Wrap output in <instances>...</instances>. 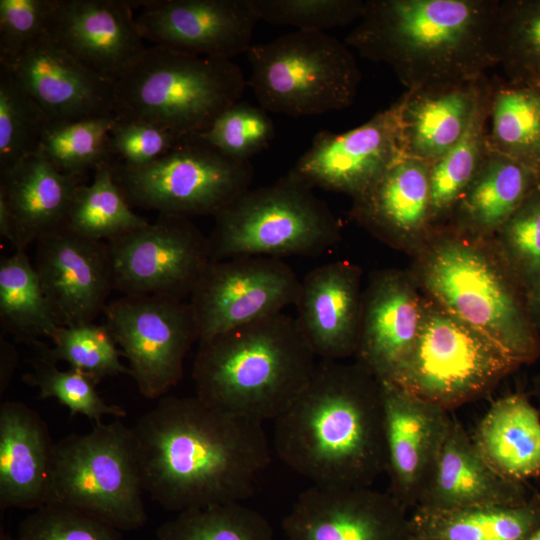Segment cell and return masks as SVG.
I'll return each mask as SVG.
<instances>
[{
    "label": "cell",
    "instance_id": "cell-1",
    "mask_svg": "<svg viewBox=\"0 0 540 540\" xmlns=\"http://www.w3.org/2000/svg\"><path fill=\"white\" fill-rule=\"evenodd\" d=\"M141 484L163 509L241 503L271 454L262 423L163 396L131 427Z\"/></svg>",
    "mask_w": 540,
    "mask_h": 540
},
{
    "label": "cell",
    "instance_id": "cell-2",
    "mask_svg": "<svg viewBox=\"0 0 540 540\" xmlns=\"http://www.w3.org/2000/svg\"><path fill=\"white\" fill-rule=\"evenodd\" d=\"M274 447L293 471L326 487H371L386 472L380 382L357 362H317L274 420Z\"/></svg>",
    "mask_w": 540,
    "mask_h": 540
},
{
    "label": "cell",
    "instance_id": "cell-3",
    "mask_svg": "<svg viewBox=\"0 0 540 540\" xmlns=\"http://www.w3.org/2000/svg\"><path fill=\"white\" fill-rule=\"evenodd\" d=\"M501 0H366L345 39L409 89L483 77L497 66Z\"/></svg>",
    "mask_w": 540,
    "mask_h": 540
},
{
    "label": "cell",
    "instance_id": "cell-4",
    "mask_svg": "<svg viewBox=\"0 0 540 540\" xmlns=\"http://www.w3.org/2000/svg\"><path fill=\"white\" fill-rule=\"evenodd\" d=\"M317 362L296 318L281 312L199 341L192 377L207 405L263 423L294 402Z\"/></svg>",
    "mask_w": 540,
    "mask_h": 540
},
{
    "label": "cell",
    "instance_id": "cell-5",
    "mask_svg": "<svg viewBox=\"0 0 540 540\" xmlns=\"http://www.w3.org/2000/svg\"><path fill=\"white\" fill-rule=\"evenodd\" d=\"M410 271L425 296L477 329L521 365L540 356L526 292L491 238L434 228L412 253Z\"/></svg>",
    "mask_w": 540,
    "mask_h": 540
},
{
    "label": "cell",
    "instance_id": "cell-6",
    "mask_svg": "<svg viewBox=\"0 0 540 540\" xmlns=\"http://www.w3.org/2000/svg\"><path fill=\"white\" fill-rule=\"evenodd\" d=\"M247 85L232 60L152 45L114 83V114L158 126L180 140L193 139L239 102Z\"/></svg>",
    "mask_w": 540,
    "mask_h": 540
},
{
    "label": "cell",
    "instance_id": "cell-7",
    "mask_svg": "<svg viewBox=\"0 0 540 540\" xmlns=\"http://www.w3.org/2000/svg\"><path fill=\"white\" fill-rule=\"evenodd\" d=\"M211 260L317 256L341 238V224L313 189L291 175L249 188L214 216Z\"/></svg>",
    "mask_w": 540,
    "mask_h": 540
},
{
    "label": "cell",
    "instance_id": "cell-8",
    "mask_svg": "<svg viewBox=\"0 0 540 540\" xmlns=\"http://www.w3.org/2000/svg\"><path fill=\"white\" fill-rule=\"evenodd\" d=\"M521 364L423 294L415 343L388 380L448 411L488 395Z\"/></svg>",
    "mask_w": 540,
    "mask_h": 540
},
{
    "label": "cell",
    "instance_id": "cell-9",
    "mask_svg": "<svg viewBox=\"0 0 540 540\" xmlns=\"http://www.w3.org/2000/svg\"><path fill=\"white\" fill-rule=\"evenodd\" d=\"M247 81L267 112L318 116L349 107L361 73L345 43L323 31L294 30L246 53Z\"/></svg>",
    "mask_w": 540,
    "mask_h": 540
},
{
    "label": "cell",
    "instance_id": "cell-10",
    "mask_svg": "<svg viewBox=\"0 0 540 540\" xmlns=\"http://www.w3.org/2000/svg\"><path fill=\"white\" fill-rule=\"evenodd\" d=\"M143 493L131 427L119 418L54 443L46 503L86 511L129 532L148 520Z\"/></svg>",
    "mask_w": 540,
    "mask_h": 540
},
{
    "label": "cell",
    "instance_id": "cell-11",
    "mask_svg": "<svg viewBox=\"0 0 540 540\" xmlns=\"http://www.w3.org/2000/svg\"><path fill=\"white\" fill-rule=\"evenodd\" d=\"M113 165L131 207L185 218L217 215L251 188L254 176L250 160L228 157L199 138L181 141L145 166Z\"/></svg>",
    "mask_w": 540,
    "mask_h": 540
},
{
    "label": "cell",
    "instance_id": "cell-12",
    "mask_svg": "<svg viewBox=\"0 0 540 540\" xmlns=\"http://www.w3.org/2000/svg\"><path fill=\"white\" fill-rule=\"evenodd\" d=\"M103 312L140 394L150 400L163 397L181 380L186 355L199 342L189 302L161 295H123Z\"/></svg>",
    "mask_w": 540,
    "mask_h": 540
},
{
    "label": "cell",
    "instance_id": "cell-13",
    "mask_svg": "<svg viewBox=\"0 0 540 540\" xmlns=\"http://www.w3.org/2000/svg\"><path fill=\"white\" fill-rule=\"evenodd\" d=\"M113 287L125 296L190 297L212 261L208 237L189 218L155 222L106 241Z\"/></svg>",
    "mask_w": 540,
    "mask_h": 540
},
{
    "label": "cell",
    "instance_id": "cell-14",
    "mask_svg": "<svg viewBox=\"0 0 540 540\" xmlns=\"http://www.w3.org/2000/svg\"><path fill=\"white\" fill-rule=\"evenodd\" d=\"M300 284L295 271L281 259L212 260L188 301L199 341L283 312L295 305Z\"/></svg>",
    "mask_w": 540,
    "mask_h": 540
},
{
    "label": "cell",
    "instance_id": "cell-15",
    "mask_svg": "<svg viewBox=\"0 0 540 540\" xmlns=\"http://www.w3.org/2000/svg\"><path fill=\"white\" fill-rule=\"evenodd\" d=\"M402 156L396 101L354 129L318 133L288 174L311 189L355 199Z\"/></svg>",
    "mask_w": 540,
    "mask_h": 540
},
{
    "label": "cell",
    "instance_id": "cell-16",
    "mask_svg": "<svg viewBox=\"0 0 540 540\" xmlns=\"http://www.w3.org/2000/svg\"><path fill=\"white\" fill-rule=\"evenodd\" d=\"M286 540H414L410 513L389 492L314 485L282 521Z\"/></svg>",
    "mask_w": 540,
    "mask_h": 540
},
{
    "label": "cell",
    "instance_id": "cell-17",
    "mask_svg": "<svg viewBox=\"0 0 540 540\" xmlns=\"http://www.w3.org/2000/svg\"><path fill=\"white\" fill-rule=\"evenodd\" d=\"M136 22L144 40L197 56L228 59L251 48L258 19L248 0H148Z\"/></svg>",
    "mask_w": 540,
    "mask_h": 540
},
{
    "label": "cell",
    "instance_id": "cell-18",
    "mask_svg": "<svg viewBox=\"0 0 540 540\" xmlns=\"http://www.w3.org/2000/svg\"><path fill=\"white\" fill-rule=\"evenodd\" d=\"M35 245L34 267L57 325L94 322L114 290L107 243L64 228Z\"/></svg>",
    "mask_w": 540,
    "mask_h": 540
},
{
    "label": "cell",
    "instance_id": "cell-19",
    "mask_svg": "<svg viewBox=\"0 0 540 540\" xmlns=\"http://www.w3.org/2000/svg\"><path fill=\"white\" fill-rule=\"evenodd\" d=\"M134 2L56 0L47 35L78 62L117 82L147 47L133 14Z\"/></svg>",
    "mask_w": 540,
    "mask_h": 540
},
{
    "label": "cell",
    "instance_id": "cell-20",
    "mask_svg": "<svg viewBox=\"0 0 540 540\" xmlns=\"http://www.w3.org/2000/svg\"><path fill=\"white\" fill-rule=\"evenodd\" d=\"M381 388L388 492L413 509L432 474L452 415L390 381Z\"/></svg>",
    "mask_w": 540,
    "mask_h": 540
},
{
    "label": "cell",
    "instance_id": "cell-21",
    "mask_svg": "<svg viewBox=\"0 0 540 540\" xmlns=\"http://www.w3.org/2000/svg\"><path fill=\"white\" fill-rule=\"evenodd\" d=\"M0 65L11 71L50 122L115 115L114 82L78 62L47 34Z\"/></svg>",
    "mask_w": 540,
    "mask_h": 540
},
{
    "label": "cell",
    "instance_id": "cell-22",
    "mask_svg": "<svg viewBox=\"0 0 540 540\" xmlns=\"http://www.w3.org/2000/svg\"><path fill=\"white\" fill-rule=\"evenodd\" d=\"M421 290L411 272L372 275L363 292L356 362L378 381L390 379L411 351L421 321Z\"/></svg>",
    "mask_w": 540,
    "mask_h": 540
},
{
    "label": "cell",
    "instance_id": "cell-23",
    "mask_svg": "<svg viewBox=\"0 0 540 540\" xmlns=\"http://www.w3.org/2000/svg\"><path fill=\"white\" fill-rule=\"evenodd\" d=\"M361 278L359 266L340 260L314 268L301 280L295 318L317 358L341 361L355 356L363 304Z\"/></svg>",
    "mask_w": 540,
    "mask_h": 540
},
{
    "label": "cell",
    "instance_id": "cell-24",
    "mask_svg": "<svg viewBox=\"0 0 540 540\" xmlns=\"http://www.w3.org/2000/svg\"><path fill=\"white\" fill-rule=\"evenodd\" d=\"M350 214L382 242L412 254L433 230L429 164L402 156L353 199Z\"/></svg>",
    "mask_w": 540,
    "mask_h": 540
},
{
    "label": "cell",
    "instance_id": "cell-25",
    "mask_svg": "<svg viewBox=\"0 0 540 540\" xmlns=\"http://www.w3.org/2000/svg\"><path fill=\"white\" fill-rule=\"evenodd\" d=\"M531 496L525 483L496 472L481 456L463 425L452 417L432 474L415 508L452 511L478 506H515L527 503Z\"/></svg>",
    "mask_w": 540,
    "mask_h": 540
},
{
    "label": "cell",
    "instance_id": "cell-26",
    "mask_svg": "<svg viewBox=\"0 0 540 540\" xmlns=\"http://www.w3.org/2000/svg\"><path fill=\"white\" fill-rule=\"evenodd\" d=\"M488 83L485 75L407 90L398 100L403 156L430 164L448 152L466 132Z\"/></svg>",
    "mask_w": 540,
    "mask_h": 540
},
{
    "label": "cell",
    "instance_id": "cell-27",
    "mask_svg": "<svg viewBox=\"0 0 540 540\" xmlns=\"http://www.w3.org/2000/svg\"><path fill=\"white\" fill-rule=\"evenodd\" d=\"M53 441L41 416L21 401L0 405V509L46 504Z\"/></svg>",
    "mask_w": 540,
    "mask_h": 540
},
{
    "label": "cell",
    "instance_id": "cell-28",
    "mask_svg": "<svg viewBox=\"0 0 540 540\" xmlns=\"http://www.w3.org/2000/svg\"><path fill=\"white\" fill-rule=\"evenodd\" d=\"M80 179L58 171L38 151L0 176L12 217L15 250L66 227Z\"/></svg>",
    "mask_w": 540,
    "mask_h": 540
},
{
    "label": "cell",
    "instance_id": "cell-29",
    "mask_svg": "<svg viewBox=\"0 0 540 540\" xmlns=\"http://www.w3.org/2000/svg\"><path fill=\"white\" fill-rule=\"evenodd\" d=\"M539 186L540 173L490 150L446 225L472 237L492 238Z\"/></svg>",
    "mask_w": 540,
    "mask_h": 540
},
{
    "label": "cell",
    "instance_id": "cell-30",
    "mask_svg": "<svg viewBox=\"0 0 540 540\" xmlns=\"http://www.w3.org/2000/svg\"><path fill=\"white\" fill-rule=\"evenodd\" d=\"M471 438L503 477L521 483L540 477V410L524 393L493 402Z\"/></svg>",
    "mask_w": 540,
    "mask_h": 540
},
{
    "label": "cell",
    "instance_id": "cell-31",
    "mask_svg": "<svg viewBox=\"0 0 540 540\" xmlns=\"http://www.w3.org/2000/svg\"><path fill=\"white\" fill-rule=\"evenodd\" d=\"M414 540H525L540 527V494L515 506L410 513Z\"/></svg>",
    "mask_w": 540,
    "mask_h": 540
},
{
    "label": "cell",
    "instance_id": "cell-32",
    "mask_svg": "<svg viewBox=\"0 0 540 540\" xmlns=\"http://www.w3.org/2000/svg\"><path fill=\"white\" fill-rule=\"evenodd\" d=\"M487 141L491 151L540 173V85L490 81Z\"/></svg>",
    "mask_w": 540,
    "mask_h": 540
},
{
    "label": "cell",
    "instance_id": "cell-33",
    "mask_svg": "<svg viewBox=\"0 0 540 540\" xmlns=\"http://www.w3.org/2000/svg\"><path fill=\"white\" fill-rule=\"evenodd\" d=\"M490 81L461 139L429 164L432 227L445 226L460 198L478 174L490 149L487 141Z\"/></svg>",
    "mask_w": 540,
    "mask_h": 540
},
{
    "label": "cell",
    "instance_id": "cell-34",
    "mask_svg": "<svg viewBox=\"0 0 540 540\" xmlns=\"http://www.w3.org/2000/svg\"><path fill=\"white\" fill-rule=\"evenodd\" d=\"M0 324L2 331L30 344L39 337L50 338L59 326L24 250L0 261Z\"/></svg>",
    "mask_w": 540,
    "mask_h": 540
},
{
    "label": "cell",
    "instance_id": "cell-35",
    "mask_svg": "<svg viewBox=\"0 0 540 540\" xmlns=\"http://www.w3.org/2000/svg\"><path fill=\"white\" fill-rule=\"evenodd\" d=\"M148 222L132 211L117 185L112 159L94 170L91 184L79 185L65 228L82 237L106 242Z\"/></svg>",
    "mask_w": 540,
    "mask_h": 540
},
{
    "label": "cell",
    "instance_id": "cell-36",
    "mask_svg": "<svg viewBox=\"0 0 540 540\" xmlns=\"http://www.w3.org/2000/svg\"><path fill=\"white\" fill-rule=\"evenodd\" d=\"M116 116L69 122H49L38 152L63 174L80 179L112 160L110 133Z\"/></svg>",
    "mask_w": 540,
    "mask_h": 540
},
{
    "label": "cell",
    "instance_id": "cell-37",
    "mask_svg": "<svg viewBox=\"0 0 540 540\" xmlns=\"http://www.w3.org/2000/svg\"><path fill=\"white\" fill-rule=\"evenodd\" d=\"M153 540H274L268 520L241 503L181 511L159 526Z\"/></svg>",
    "mask_w": 540,
    "mask_h": 540
},
{
    "label": "cell",
    "instance_id": "cell-38",
    "mask_svg": "<svg viewBox=\"0 0 540 540\" xmlns=\"http://www.w3.org/2000/svg\"><path fill=\"white\" fill-rule=\"evenodd\" d=\"M497 55L507 81L540 85V0L501 1Z\"/></svg>",
    "mask_w": 540,
    "mask_h": 540
},
{
    "label": "cell",
    "instance_id": "cell-39",
    "mask_svg": "<svg viewBox=\"0 0 540 540\" xmlns=\"http://www.w3.org/2000/svg\"><path fill=\"white\" fill-rule=\"evenodd\" d=\"M50 339L53 347L39 340L32 343L39 355L55 364L66 362L69 368L83 372L97 384L109 376L131 375L129 367L120 361L123 352L105 324L58 326Z\"/></svg>",
    "mask_w": 540,
    "mask_h": 540
},
{
    "label": "cell",
    "instance_id": "cell-40",
    "mask_svg": "<svg viewBox=\"0 0 540 540\" xmlns=\"http://www.w3.org/2000/svg\"><path fill=\"white\" fill-rule=\"evenodd\" d=\"M49 122L11 71L0 65V176L38 150Z\"/></svg>",
    "mask_w": 540,
    "mask_h": 540
},
{
    "label": "cell",
    "instance_id": "cell-41",
    "mask_svg": "<svg viewBox=\"0 0 540 540\" xmlns=\"http://www.w3.org/2000/svg\"><path fill=\"white\" fill-rule=\"evenodd\" d=\"M23 381L39 389V399L54 398L67 407L71 417L82 414L98 424L105 415H127L123 407L105 402L96 390L97 383L88 375L72 368L60 370L41 355L32 361V369L23 375Z\"/></svg>",
    "mask_w": 540,
    "mask_h": 540
},
{
    "label": "cell",
    "instance_id": "cell-42",
    "mask_svg": "<svg viewBox=\"0 0 540 540\" xmlns=\"http://www.w3.org/2000/svg\"><path fill=\"white\" fill-rule=\"evenodd\" d=\"M491 239L527 293L540 277V186Z\"/></svg>",
    "mask_w": 540,
    "mask_h": 540
},
{
    "label": "cell",
    "instance_id": "cell-43",
    "mask_svg": "<svg viewBox=\"0 0 540 540\" xmlns=\"http://www.w3.org/2000/svg\"><path fill=\"white\" fill-rule=\"evenodd\" d=\"M274 133L273 122L265 109L239 101L197 138L228 157L250 160L270 145Z\"/></svg>",
    "mask_w": 540,
    "mask_h": 540
},
{
    "label": "cell",
    "instance_id": "cell-44",
    "mask_svg": "<svg viewBox=\"0 0 540 540\" xmlns=\"http://www.w3.org/2000/svg\"><path fill=\"white\" fill-rule=\"evenodd\" d=\"M258 21L323 31L358 22L366 0H248Z\"/></svg>",
    "mask_w": 540,
    "mask_h": 540
},
{
    "label": "cell",
    "instance_id": "cell-45",
    "mask_svg": "<svg viewBox=\"0 0 540 540\" xmlns=\"http://www.w3.org/2000/svg\"><path fill=\"white\" fill-rule=\"evenodd\" d=\"M17 540H122V531L86 511L46 503L32 510L17 529Z\"/></svg>",
    "mask_w": 540,
    "mask_h": 540
},
{
    "label": "cell",
    "instance_id": "cell-46",
    "mask_svg": "<svg viewBox=\"0 0 540 540\" xmlns=\"http://www.w3.org/2000/svg\"><path fill=\"white\" fill-rule=\"evenodd\" d=\"M56 0H0V64L47 33Z\"/></svg>",
    "mask_w": 540,
    "mask_h": 540
},
{
    "label": "cell",
    "instance_id": "cell-47",
    "mask_svg": "<svg viewBox=\"0 0 540 540\" xmlns=\"http://www.w3.org/2000/svg\"><path fill=\"white\" fill-rule=\"evenodd\" d=\"M181 141L158 126L117 118L110 133V150L115 163L141 167L164 156Z\"/></svg>",
    "mask_w": 540,
    "mask_h": 540
},
{
    "label": "cell",
    "instance_id": "cell-48",
    "mask_svg": "<svg viewBox=\"0 0 540 540\" xmlns=\"http://www.w3.org/2000/svg\"><path fill=\"white\" fill-rule=\"evenodd\" d=\"M18 353L14 345L3 339L0 340V393L6 391L17 366Z\"/></svg>",
    "mask_w": 540,
    "mask_h": 540
},
{
    "label": "cell",
    "instance_id": "cell-49",
    "mask_svg": "<svg viewBox=\"0 0 540 540\" xmlns=\"http://www.w3.org/2000/svg\"><path fill=\"white\" fill-rule=\"evenodd\" d=\"M526 301L531 321L540 331V277L526 293Z\"/></svg>",
    "mask_w": 540,
    "mask_h": 540
},
{
    "label": "cell",
    "instance_id": "cell-50",
    "mask_svg": "<svg viewBox=\"0 0 540 540\" xmlns=\"http://www.w3.org/2000/svg\"><path fill=\"white\" fill-rule=\"evenodd\" d=\"M0 235L14 246V231L12 217L8 204L2 194H0Z\"/></svg>",
    "mask_w": 540,
    "mask_h": 540
},
{
    "label": "cell",
    "instance_id": "cell-51",
    "mask_svg": "<svg viewBox=\"0 0 540 540\" xmlns=\"http://www.w3.org/2000/svg\"><path fill=\"white\" fill-rule=\"evenodd\" d=\"M532 393L540 404V374H538L533 380Z\"/></svg>",
    "mask_w": 540,
    "mask_h": 540
},
{
    "label": "cell",
    "instance_id": "cell-52",
    "mask_svg": "<svg viewBox=\"0 0 540 540\" xmlns=\"http://www.w3.org/2000/svg\"><path fill=\"white\" fill-rule=\"evenodd\" d=\"M525 540H540V527H538L528 538Z\"/></svg>",
    "mask_w": 540,
    "mask_h": 540
},
{
    "label": "cell",
    "instance_id": "cell-53",
    "mask_svg": "<svg viewBox=\"0 0 540 540\" xmlns=\"http://www.w3.org/2000/svg\"><path fill=\"white\" fill-rule=\"evenodd\" d=\"M0 540H17L16 538L11 537L9 534H7L3 528L1 527L0 530Z\"/></svg>",
    "mask_w": 540,
    "mask_h": 540
}]
</instances>
